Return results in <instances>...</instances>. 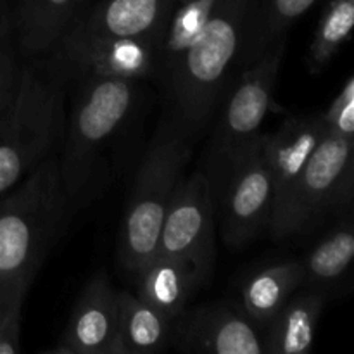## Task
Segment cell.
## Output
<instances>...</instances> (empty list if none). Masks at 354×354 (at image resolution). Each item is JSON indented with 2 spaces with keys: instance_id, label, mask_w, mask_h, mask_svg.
Masks as SVG:
<instances>
[{
  "instance_id": "obj_8",
  "label": "cell",
  "mask_w": 354,
  "mask_h": 354,
  "mask_svg": "<svg viewBox=\"0 0 354 354\" xmlns=\"http://www.w3.org/2000/svg\"><path fill=\"white\" fill-rule=\"evenodd\" d=\"M221 209V235L230 248H244L270 227L275 187L265 158L263 133L244 145L213 187Z\"/></svg>"
},
{
  "instance_id": "obj_28",
  "label": "cell",
  "mask_w": 354,
  "mask_h": 354,
  "mask_svg": "<svg viewBox=\"0 0 354 354\" xmlns=\"http://www.w3.org/2000/svg\"><path fill=\"white\" fill-rule=\"evenodd\" d=\"M6 3H7V0H0V9H2V7L6 6Z\"/></svg>"
},
{
  "instance_id": "obj_17",
  "label": "cell",
  "mask_w": 354,
  "mask_h": 354,
  "mask_svg": "<svg viewBox=\"0 0 354 354\" xmlns=\"http://www.w3.org/2000/svg\"><path fill=\"white\" fill-rule=\"evenodd\" d=\"M303 261L289 259L270 263L242 280L235 304L261 328L279 313L290 296L303 287Z\"/></svg>"
},
{
  "instance_id": "obj_5",
  "label": "cell",
  "mask_w": 354,
  "mask_h": 354,
  "mask_svg": "<svg viewBox=\"0 0 354 354\" xmlns=\"http://www.w3.org/2000/svg\"><path fill=\"white\" fill-rule=\"evenodd\" d=\"M64 121L59 73L23 66L16 97L0 120V197L55 152Z\"/></svg>"
},
{
  "instance_id": "obj_20",
  "label": "cell",
  "mask_w": 354,
  "mask_h": 354,
  "mask_svg": "<svg viewBox=\"0 0 354 354\" xmlns=\"http://www.w3.org/2000/svg\"><path fill=\"white\" fill-rule=\"evenodd\" d=\"M171 322L137 294L120 290V354L159 353L169 348Z\"/></svg>"
},
{
  "instance_id": "obj_16",
  "label": "cell",
  "mask_w": 354,
  "mask_h": 354,
  "mask_svg": "<svg viewBox=\"0 0 354 354\" xmlns=\"http://www.w3.org/2000/svg\"><path fill=\"white\" fill-rule=\"evenodd\" d=\"M137 296L168 318H176L204 280L189 263L156 252L135 275Z\"/></svg>"
},
{
  "instance_id": "obj_14",
  "label": "cell",
  "mask_w": 354,
  "mask_h": 354,
  "mask_svg": "<svg viewBox=\"0 0 354 354\" xmlns=\"http://www.w3.org/2000/svg\"><path fill=\"white\" fill-rule=\"evenodd\" d=\"M324 131L325 124L322 114H301L283 120L273 133H263L265 158L275 187L272 220L286 207L294 185L317 149Z\"/></svg>"
},
{
  "instance_id": "obj_1",
  "label": "cell",
  "mask_w": 354,
  "mask_h": 354,
  "mask_svg": "<svg viewBox=\"0 0 354 354\" xmlns=\"http://www.w3.org/2000/svg\"><path fill=\"white\" fill-rule=\"evenodd\" d=\"M57 154L64 190L73 207L85 206L106 182V165L138 104V80L82 75Z\"/></svg>"
},
{
  "instance_id": "obj_29",
  "label": "cell",
  "mask_w": 354,
  "mask_h": 354,
  "mask_svg": "<svg viewBox=\"0 0 354 354\" xmlns=\"http://www.w3.org/2000/svg\"><path fill=\"white\" fill-rule=\"evenodd\" d=\"M185 2H190V0H176V3H185Z\"/></svg>"
},
{
  "instance_id": "obj_26",
  "label": "cell",
  "mask_w": 354,
  "mask_h": 354,
  "mask_svg": "<svg viewBox=\"0 0 354 354\" xmlns=\"http://www.w3.org/2000/svg\"><path fill=\"white\" fill-rule=\"evenodd\" d=\"M325 128L344 138L354 137V78L349 76L327 111L322 113Z\"/></svg>"
},
{
  "instance_id": "obj_18",
  "label": "cell",
  "mask_w": 354,
  "mask_h": 354,
  "mask_svg": "<svg viewBox=\"0 0 354 354\" xmlns=\"http://www.w3.org/2000/svg\"><path fill=\"white\" fill-rule=\"evenodd\" d=\"M327 296L320 290L292 294L265 325V354H306L313 349Z\"/></svg>"
},
{
  "instance_id": "obj_15",
  "label": "cell",
  "mask_w": 354,
  "mask_h": 354,
  "mask_svg": "<svg viewBox=\"0 0 354 354\" xmlns=\"http://www.w3.org/2000/svg\"><path fill=\"white\" fill-rule=\"evenodd\" d=\"M85 0H14V35L21 55L52 54Z\"/></svg>"
},
{
  "instance_id": "obj_2",
  "label": "cell",
  "mask_w": 354,
  "mask_h": 354,
  "mask_svg": "<svg viewBox=\"0 0 354 354\" xmlns=\"http://www.w3.org/2000/svg\"><path fill=\"white\" fill-rule=\"evenodd\" d=\"M254 0H216L203 31L166 83L171 116L197 137L213 120L239 68Z\"/></svg>"
},
{
  "instance_id": "obj_25",
  "label": "cell",
  "mask_w": 354,
  "mask_h": 354,
  "mask_svg": "<svg viewBox=\"0 0 354 354\" xmlns=\"http://www.w3.org/2000/svg\"><path fill=\"white\" fill-rule=\"evenodd\" d=\"M33 279L17 280L2 315H0V354L21 353V317H23L24 299Z\"/></svg>"
},
{
  "instance_id": "obj_11",
  "label": "cell",
  "mask_w": 354,
  "mask_h": 354,
  "mask_svg": "<svg viewBox=\"0 0 354 354\" xmlns=\"http://www.w3.org/2000/svg\"><path fill=\"white\" fill-rule=\"evenodd\" d=\"M175 6L176 0H99L80 10L57 48L97 40H145L161 45Z\"/></svg>"
},
{
  "instance_id": "obj_4",
  "label": "cell",
  "mask_w": 354,
  "mask_h": 354,
  "mask_svg": "<svg viewBox=\"0 0 354 354\" xmlns=\"http://www.w3.org/2000/svg\"><path fill=\"white\" fill-rule=\"evenodd\" d=\"M192 135L169 114L159 124L138 166L118 239V259L130 275H137L158 252L162 221L192 156Z\"/></svg>"
},
{
  "instance_id": "obj_6",
  "label": "cell",
  "mask_w": 354,
  "mask_h": 354,
  "mask_svg": "<svg viewBox=\"0 0 354 354\" xmlns=\"http://www.w3.org/2000/svg\"><path fill=\"white\" fill-rule=\"evenodd\" d=\"M353 138L325 128L317 149L294 185L286 207L270 223L275 241L306 234L325 214L351 209Z\"/></svg>"
},
{
  "instance_id": "obj_24",
  "label": "cell",
  "mask_w": 354,
  "mask_h": 354,
  "mask_svg": "<svg viewBox=\"0 0 354 354\" xmlns=\"http://www.w3.org/2000/svg\"><path fill=\"white\" fill-rule=\"evenodd\" d=\"M21 71L23 66L19 64V48L14 35L12 12L6 3L0 9V120L16 97Z\"/></svg>"
},
{
  "instance_id": "obj_9",
  "label": "cell",
  "mask_w": 354,
  "mask_h": 354,
  "mask_svg": "<svg viewBox=\"0 0 354 354\" xmlns=\"http://www.w3.org/2000/svg\"><path fill=\"white\" fill-rule=\"evenodd\" d=\"M214 209L213 187L206 171L199 169L176 189L158 242V252L189 263L204 282L209 280L216 259Z\"/></svg>"
},
{
  "instance_id": "obj_22",
  "label": "cell",
  "mask_w": 354,
  "mask_h": 354,
  "mask_svg": "<svg viewBox=\"0 0 354 354\" xmlns=\"http://www.w3.org/2000/svg\"><path fill=\"white\" fill-rule=\"evenodd\" d=\"M214 3L216 0H190L175 6L162 33L158 54V75L165 85L197 41Z\"/></svg>"
},
{
  "instance_id": "obj_19",
  "label": "cell",
  "mask_w": 354,
  "mask_h": 354,
  "mask_svg": "<svg viewBox=\"0 0 354 354\" xmlns=\"http://www.w3.org/2000/svg\"><path fill=\"white\" fill-rule=\"evenodd\" d=\"M353 258L354 230L351 209H348L303 259V287L320 290L327 296V290L339 286L348 275Z\"/></svg>"
},
{
  "instance_id": "obj_13",
  "label": "cell",
  "mask_w": 354,
  "mask_h": 354,
  "mask_svg": "<svg viewBox=\"0 0 354 354\" xmlns=\"http://www.w3.org/2000/svg\"><path fill=\"white\" fill-rule=\"evenodd\" d=\"M54 69L64 78L82 75H106L128 80H145L158 75L159 45L145 40H97L59 47Z\"/></svg>"
},
{
  "instance_id": "obj_21",
  "label": "cell",
  "mask_w": 354,
  "mask_h": 354,
  "mask_svg": "<svg viewBox=\"0 0 354 354\" xmlns=\"http://www.w3.org/2000/svg\"><path fill=\"white\" fill-rule=\"evenodd\" d=\"M317 0H254L239 68H245L259 55L287 38L290 26L311 9Z\"/></svg>"
},
{
  "instance_id": "obj_23",
  "label": "cell",
  "mask_w": 354,
  "mask_h": 354,
  "mask_svg": "<svg viewBox=\"0 0 354 354\" xmlns=\"http://www.w3.org/2000/svg\"><path fill=\"white\" fill-rule=\"evenodd\" d=\"M354 26V0H330L322 12L308 50V69L320 73L349 40Z\"/></svg>"
},
{
  "instance_id": "obj_27",
  "label": "cell",
  "mask_w": 354,
  "mask_h": 354,
  "mask_svg": "<svg viewBox=\"0 0 354 354\" xmlns=\"http://www.w3.org/2000/svg\"><path fill=\"white\" fill-rule=\"evenodd\" d=\"M19 279H23V277H19ZM19 279L12 280V282H7V283H0V315H2L3 308H6L7 301H9L10 294H12L14 287H16L17 280H19ZM28 279H30V277H28Z\"/></svg>"
},
{
  "instance_id": "obj_10",
  "label": "cell",
  "mask_w": 354,
  "mask_h": 354,
  "mask_svg": "<svg viewBox=\"0 0 354 354\" xmlns=\"http://www.w3.org/2000/svg\"><path fill=\"white\" fill-rule=\"evenodd\" d=\"M169 346L182 353L265 354L258 325L227 301L185 308L173 318Z\"/></svg>"
},
{
  "instance_id": "obj_3",
  "label": "cell",
  "mask_w": 354,
  "mask_h": 354,
  "mask_svg": "<svg viewBox=\"0 0 354 354\" xmlns=\"http://www.w3.org/2000/svg\"><path fill=\"white\" fill-rule=\"evenodd\" d=\"M75 211L52 152L0 197V283L35 280Z\"/></svg>"
},
{
  "instance_id": "obj_12",
  "label": "cell",
  "mask_w": 354,
  "mask_h": 354,
  "mask_svg": "<svg viewBox=\"0 0 354 354\" xmlns=\"http://www.w3.org/2000/svg\"><path fill=\"white\" fill-rule=\"evenodd\" d=\"M120 290L100 270L76 297L64 334L48 354H120Z\"/></svg>"
},
{
  "instance_id": "obj_7",
  "label": "cell",
  "mask_w": 354,
  "mask_h": 354,
  "mask_svg": "<svg viewBox=\"0 0 354 354\" xmlns=\"http://www.w3.org/2000/svg\"><path fill=\"white\" fill-rule=\"evenodd\" d=\"M287 52V38L277 41L254 62L241 69L225 93L218 124L209 145L206 175L211 187L218 182L230 159L248 142L261 133V127L275 102V85Z\"/></svg>"
}]
</instances>
